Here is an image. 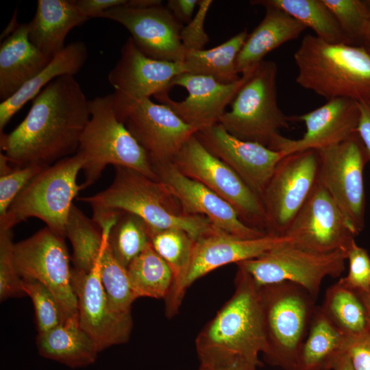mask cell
I'll return each instance as SVG.
<instances>
[{
  "mask_svg": "<svg viewBox=\"0 0 370 370\" xmlns=\"http://www.w3.org/2000/svg\"><path fill=\"white\" fill-rule=\"evenodd\" d=\"M90 116L89 100L74 75L58 77L33 99L15 129L1 133V150L15 166L47 167L77 153Z\"/></svg>",
  "mask_w": 370,
  "mask_h": 370,
  "instance_id": "cell-1",
  "label": "cell"
},
{
  "mask_svg": "<svg viewBox=\"0 0 370 370\" xmlns=\"http://www.w3.org/2000/svg\"><path fill=\"white\" fill-rule=\"evenodd\" d=\"M232 297L195 339L200 365L223 367L243 361L258 366L264 347L260 287L237 268Z\"/></svg>",
  "mask_w": 370,
  "mask_h": 370,
  "instance_id": "cell-2",
  "label": "cell"
},
{
  "mask_svg": "<svg viewBox=\"0 0 370 370\" xmlns=\"http://www.w3.org/2000/svg\"><path fill=\"white\" fill-rule=\"evenodd\" d=\"M114 170L109 187L92 196L78 198L91 206L94 221L128 212L143 219L150 229H180L195 240L215 228L206 217L186 213L161 182L130 168L114 166Z\"/></svg>",
  "mask_w": 370,
  "mask_h": 370,
  "instance_id": "cell-3",
  "label": "cell"
},
{
  "mask_svg": "<svg viewBox=\"0 0 370 370\" xmlns=\"http://www.w3.org/2000/svg\"><path fill=\"white\" fill-rule=\"evenodd\" d=\"M293 58L301 87L327 101L346 98L370 105V53L364 46L330 43L306 34Z\"/></svg>",
  "mask_w": 370,
  "mask_h": 370,
  "instance_id": "cell-4",
  "label": "cell"
},
{
  "mask_svg": "<svg viewBox=\"0 0 370 370\" xmlns=\"http://www.w3.org/2000/svg\"><path fill=\"white\" fill-rule=\"evenodd\" d=\"M90 119L77 153L83 160L82 190L93 184L108 165L127 167L158 180L151 162L113 109L112 94L89 100Z\"/></svg>",
  "mask_w": 370,
  "mask_h": 370,
  "instance_id": "cell-5",
  "label": "cell"
},
{
  "mask_svg": "<svg viewBox=\"0 0 370 370\" xmlns=\"http://www.w3.org/2000/svg\"><path fill=\"white\" fill-rule=\"evenodd\" d=\"M264 347L270 365L293 370L317 308L304 288L288 282L260 287Z\"/></svg>",
  "mask_w": 370,
  "mask_h": 370,
  "instance_id": "cell-6",
  "label": "cell"
},
{
  "mask_svg": "<svg viewBox=\"0 0 370 370\" xmlns=\"http://www.w3.org/2000/svg\"><path fill=\"white\" fill-rule=\"evenodd\" d=\"M82 164V158L76 153L45 168L21 191L6 214L0 218V228L12 229L21 221L35 217L65 238L73 201L82 190L77 177Z\"/></svg>",
  "mask_w": 370,
  "mask_h": 370,
  "instance_id": "cell-7",
  "label": "cell"
},
{
  "mask_svg": "<svg viewBox=\"0 0 370 370\" xmlns=\"http://www.w3.org/2000/svg\"><path fill=\"white\" fill-rule=\"evenodd\" d=\"M277 73L276 64L269 60L253 69L230 103V110L219 121L228 133L271 149L281 135L279 131L294 122L278 104Z\"/></svg>",
  "mask_w": 370,
  "mask_h": 370,
  "instance_id": "cell-8",
  "label": "cell"
},
{
  "mask_svg": "<svg viewBox=\"0 0 370 370\" xmlns=\"http://www.w3.org/2000/svg\"><path fill=\"white\" fill-rule=\"evenodd\" d=\"M347 258V253L342 250L318 253L288 242L236 264L259 287L288 282L301 286L317 299L323 280L339 277Z\"/></svg>",
  "mask_w": 370,
  "mask_h": 370,
  "instance_id": "cell-9",
  "label": "cell"
},
{
  "mask_svg": "<svg viewBox=\"0 0 370 370\" xmlns=\"http://www.w3.org/2000/svg\"><path fill=\"white\" fill-rule=\"evenodd\" d=\"M173 163L184 175L229 203L245 224L267 234V217L260 197L228 165L212 154L195 134L185 143Z\"/></svg>",
  "mask_w": 370,
  "mask_h": 370,
  "instance_id": "cell-10",
  "label": "cell"
},
{
  "mask_svg": "<svg viewBox=\"0 0 370 370\" xmlns=\"http://www.w3.org/2000/svg\"><path fill=\"white\" fill-rule=\"evenodd\" d=\"M318 150L293 153L278 163L262 196L267 234L284 236L319 183Z\"/></svg>",
  "mask_w": 370,
  "mask_h": 370,
  "instance_id": "cell-11",
  "label": "cell"
},
{
  "mask_svg": "<svg viewBox=\"0 0 370 370\" xmlns=\"http://www.w3.org/2000/svg\"><path fill=\"white\" fill-rule=\"evenodd\" d=\"M319 182L337 204L358 235L365 227L363 171L370 158L358 133L318 150Z\"/></svg>",
  "mask_w": 370,
  "mask_h": 370,
  "instance_id": "cell-12",
  "label": "cell"
},
{
  "mask_svg": "<svg viewBox=\"0 0 370 370\" xmlns=\"http://www.w3.org/2000/svg\"><path fill=\"white\" fill-rule=\"evenodd\" d=\"M64 239L45 227L29 238L14 243L13 256L21 278L37 280L53 294L65 321L78 317V310L70 256Z\"/></svg>",
  "mask_w": 370,
  "mask_h": 370,
  "instance_id": "cell-13",
  "label": "cell"
},
{
  "mask_svg": "<svg viewBox=\"0 0 370 370\" xmlns=\"http://www.w3.org/2000/svg\"><path fill=\"white\" fill-rule=\"evenodd\" d=\"M182 73L185 70L182 63L150 58L129 37L108 76L114 89L112 105L118 119L124 123L129 111L138 102L151 95L168 93L172 79Z\"/></svg>",
  "mask_w": 370,
  "mask_h": 370,
  "instance_id": "cell-14",
  "label": "cell"
},
{
  "mask_svg": "<svg viewBox=\"0 0 370 370\" xmlns=\"http://www.w3.org/2000/svg\"><path fill=\"white\" fill-rule=\"evenodd\" d=\"M292 242L286 236L266 234L256 238H243L214 228L195 241L187 272L177 288L165 299L166 314L175 315L186 289L199 278L222 266L257 258L284 243Z\"/></svg>",
  "mask_w": 370,
  "mask_h": 370,
  "instance_id": "cell-15",
  "label": "cell"
},
{
  "mask_svg": "<svg viewBox=\"0 0 370 370\" xmlns=\"http://www.w3.org/2000/svg\"><path fill=\"white\" fill-rule=\"evenodd\" d=\"M284 236L301 248L330 253L348 252L356 236L328 190L319 182Z\"/></svg>",
  "mask_w": 370,
  "mask_h": 370,
  "instance_id": "cell-16",
  "label": "cell"
},
{
  "mask_svg": "<svg viewBox=\"0 0 370 370\" xmlns=\"http://www.w3.org/2000/svg\"><path fill=\"white\" fill-rule=\"evenodd\" d=\"M124 124L147 153L153 168L173 162L197 132L169 106L156 103L150 98L133 106Z\"/></svg>",
  "mask_w": 370,
  "mask_h": 370,
  "instance_id": "cell-17",
  "label": "cell"
},
{
  "mask_svg": "<svg viewBox=\"0 0 370 370\" xmlns=\"http://www.w3.org/2000/svg\"><path fill=\"white\" fill-rule=\"evenodd\" d=\"M125 27L136 47L146 56L158 60L182 63L186 49L181 39L182 23L166 6L145 9L125 5L109 9L97 16Z\"/></svg>",
  "mask_w": 370,
  "mask_h": 370,
  "instance_id": "cell-18",
  "label": "cell"
},
{
  "mask_svg": "<svg viewBox=\"0 0 370 370\" xmlns=\"http://www.w3.org/2000/svg\"><path fill=\"white\" fill-rule=\"evenodd\" d=\"M77 299L80 327L93 339L99 352L128 341L132 328L131 313L114 310L101 284L98 265L88 273L71 270Z\"/></svg>",
  "mask_w": 370,
  "mask_h": 370,
  "instance_id": "cell-19",
  "label": "cell"
},
{
  "mask_svg": "<svg viewBox=\"0 0 370 370\" xmlns=\"http://www.w3.org/2000/svg\"><path fill=\"white\" fill-rule=\"evenodd\" d=\"M254 68L242 74L238 81L230 84L221 83L209 76L182 73L172 79L170 88L175 86L185 88L188 95L184 100L175 101L168 93L154 97L198 132L219 123L226 107Z\"/></svg>",
  "mask_w": 370,
  "mask_h": 370,
  "instance_id": "cell-20",
  "label": "cell"
},
{
  "mask_svg": "<svg viewBox=\"0 0 370 370\" xmlns=\"http://www.w3.org/2000/svg\"><path fill=\"white\" fill-rule=\"evenodd\" d=\"M195 136L261 199L278 163L285 156L282 152L260 143L241 140L228 133L219 123L198 131Z\"/></svg>",
  "mask_w": 370,
  "mask_h": 370,
  "instance_id": "cell-21",
  "label": "cell"
},
{
  "mask_svg": "<svg viewBox=\"0 0 370 370\" xmlns=\"http://www.w3.org/2000/svg\"><path fill=\"white\" fill-rule=\"evenodd\" d=\"M153 170L158 181L170 190L186 213L204 216L214 227L239 238H256L267 234L245 224L229 203L184 175L173 162L155 166Z\"/></svg>",
  "mask_w": 370,
  "mask_h": 370,
  "instance_id": "cell-22",
  "label": "cell"
},
{
  "mask_svg": "<svg viewBox=\"0 0 370 370\" xmlns=\"http://www.w3.org/2000/svg\"><path fill=\"white\" fill-rule=\"evenodd\" d=\"M294 121H301L306 132L299 139L280 135L271 149L285 156L305 150H319L341 143L357 133L360 119L358 103L346 98L327 101L321 106L299 116Z\"/></svg>",
  "mask_w": 370,
  "mask_h": 370,
  "instance_id": "cell-23",
  "label": "cell"
},
{
  "mask_svg": "<svg viewBox=\"0 0 370 370\" xmlns=\"http://www.w3.org/2000/svg\"><path fill=\"white\" fill-rule=\"evenodd\" d=\"M53 58L29 40L28 23L20 24L0 47V99L4 101L39 73Z\"/></svg>",
  "mask_w": 370,
  "mask_h": 370,
  "instance_id": "cell-24",
  "label": "cell"
},
{
  "mask_svg": "<svg viewBox=\"0 0 370 370\" xmlns=\"http://www.w3.org/2000/svg\"><path fill=\"white\" fill-rule=\"evenodd\" d=\"M265 10L263 19L248 34L237 56L236 66L239 74L256 67L269 53L297 38L306 28L280 9L265 7Z\"/></svg>",
  "mask_w": 370,
  "mask_h": 370,
  "instance_id": "cell-25",
  "label": "cell"
},
{
  "mask_svg": "<svg viewBox=\"0 0 370 370\" xmlns=\"http://www.w3.org/2000/svg\"><path fill=\"white\" fill-rule=\"evenodd\" d=\"M73 0H38L28 23L29 38L45 54L53 58L65 47V38L75 27L88 20Z\"/></svg>",
  "mask_w": 370,
  "mask_h": 370,
  "instance_id": "cell-26",
  "label": "cell"
},
{
  "mask_svg": "<svg viewBox=\"0 0 370 370\" xmlns=\"http://www.w3.org/2000/svg\"><path fill=\"white\" fill-rule=\"evenodd\" d=\"M36 345L42 356L72 368L93 363L99 352L96 343L80 327L78 317L38 333Z\"/></svg>",
  "mask_w": 370,
  "mask_h": 370,
  "instance_id": "cell-27",
  "label": "cell"
},
{
  "mask_svg": "<svg viewBox=\"0 0 370 370\" xmlns=\"http://www.w3.org/2000/svg\"><path fill=\"white\" fill-rule=\"evenodd\" d=\"M88 51L82 41L66 46L51 62L16 92L0 103V131L27 102L34 99L51 82L62 75H74L84 64Z\"/></svg>",
  "mask_w": 370,
  "mask_h": 370,
  "instance_id": "cell-28",
  "label": "cell"
},
{
  "mask_svg": "<svg viewBox=\"0 0 370 370\" xmlns=\"http://www.w3.org/2000/svg\"><path fill=\"white\" fill-rule=\"evenodd\" d=\"M345 341L346 336L317 306L293 370H332Z\"/></svg>",
  "mask_w": 370,
  "mask_h": 370,
  "instance_id": "cell-29",
  "label": "cell"
},
{
  "mask_svg": "<svg viewBox=\"0 0 370 370\" xmlns=\"http://www.w3.org/2000/svg\"><path fill=\"white\" fill-rule=\"evenodd\" d=\"M247 29L223 43L209 49L186 50L183 66L185 73L212 77L225 84L238 81L237 56L248 36Z\"/></svg>",
  "mask_w": 370,
  "mask_h": 370,
  "instance_id": "cell-30",
  "label": "cell"
},
{
  "mask_svg": "<svg viewBox=\"0 0 370 370\" xmlns=\"http://www.w3.org/2000/svg\"><path fill=\"white\" fill-rule=\"evenodd\" d=\"M250 4L280 9L311 28L318 38L330 43L350 45L323 0H253Z\"/></svg>",
  "mask_w": 370,
  "mask_h": 370,
  "instance_id": "cell-31",
  "label": "cell"
},
{
  "mask_svg": "<svg viewBox=\"0 0 370 370\" xmlns=\"http://www.w3.org/2000/svg\"><path fill=\"white\" fill-rule=\"evenodd\" d=\"M320 307L346 336L360 335L370 329V321L359 296L341 279L327 289Z\"/></svg>",
  "mask_w": 370,
  "mask_h": 370,
  "instance_id": "cell-32",
  "label": "cell"
},
{
  "mask_svg": "<svg viewBox=\"0 0 370 370\" xmlns=\"http://www.w3.org/2000/svg\"><path fill=\"white\" fill-rule=\"evenodd\" d=\"M127 270L137 298L165 299L173 286L171 269L151 243L130 263Z\"/></svg>",
  "mask_w": 370,
  "mask_h": 370,
  "instance_id": "cell-33",
  "label": "cell"
},
{
  "mask_svg": "<svg viewBox=\"0 0 370 370\" xmlns=\"http://www.w3.org/2000/svg\"><path fill=\"white\" fill-rule=\"evenodd\" d=\"M108 234L101 232L97 224L75 204L72 206L66 222V236L72 245L75 269L88 273L94 268Z\"/></svg>",
  "mask_w": 370,
  "mask_h": 370,
  "instance_id": "cell-34",
  "label": "cell"
},
{
  "mask_svg": "<svg viewBox=\"0 0 370 370\" xmlns=\"http://www.w3.org/2000/svg\"><path fill=\"white\" fill-rule=\"evenodd\" d=\"M149 236L151 246L173 272L174 282L169 296L177 288L187 272L195 240L185 231L175 228H149Z\"/></svg>",
  "mask_w": 370,
  "mask_h": 370,
  "instance_id": "cell-35",
  "label": "cell"
},
{
  "mask_svg": "<svg viewBox=\"0 0 370 370\" xmlns=\"http://www.w3.org/2000/svg\"><path fill=\"white\" fill-rule=\"evenodd\" d=\"M108 241L118 262L125 268L149 244V227L140 217L120 212L110 230Z\"/></svg>",
  "mask_w": 370,
  "mask_h": 370,
  "instance_id": "cell-36",
  "label": "cell"
},
{
  "mask_svg": "<svg viewBox=\"0 0 370 370\" xmlns=\"http://www.w3.org/2000/svg\"><path fill=\"white\" fill-rule=\"evenodd\" d=\"M108 238L97 260L100 280L112 308L120 313H131L132 304L137 297L132 289L127 270L115 258Z\"/></svg>",
  "mask_w": 370,
  "mask_h": 370,
  "instance_id": "cell-37",
  "label": "cell"
},
{
  "mask_svg": "<svg viewBox=\"0 0 370 370\" xmlns=\"http://www.w3.org/2000/svg\"><path fill=\"white\" fill-rule=\"evenodd\" d=\"M350 45H362L370 23V9L365 0H323Z\"/></svg>",
  "mask_w": 370,
  "mask_h": 370,
  "instance_id": "cell-38",
  "label": "cell"
},
{
  "mask_svg": "<svg viewBox=\"0 0 370 370\" xmlns=\"http://www.w3.org/2000/svg\"><path fill=\"white\" fill-rule=\"evenodd\" d=\"M24 292L32 299L38 333L49 331L64 322L60 306L51 291L32 278H21Z\"/></svg>",
  "mask_w": 370,
  "mask_h": 370,
  "instance_id": "cell-39",
  "label": "cell"
},
{
  "mask_svg": "<svg viewBox=\"0 0 370 370\" xmlns=\"http://www.w3.org/2000/svg\"><path fill=\"white\" fill-rule=\"evenodd\" d=\"M12 229L0 228V299L25 295L13 256Z\"/></svg>",
  "mask_w": 370,
  "mask_h": 370,
  "instance_id": "cell-40",
  "label": "cell"
},
{
  "mask_svg": "<svg viewBox=\"0 0 370 370\" xmlns=\"http://www.w3.org/2000/svg\"><path fill=\"white\" fill-rule=\"evenodd\" d=\"M45 168L38 165L15 166L8 173L0 175V218L6 214L21 191Z\"/></svg>",
  "mask_w": 370,
  "mask_h": 370,
  "instance_id": "cell-41",
  "label": "cell"
},
{
  "mask_svg": "<svg viewBox=\"0 0 370 370\" xmlns=\"http://www.w3.org/2000/svg\"><path fill=\"white\" fill-rule=\"evenodd\" d=\"M347 260L349 271L341 280L355 291L370 293V257L367 251L355 242L348 250Z\"/></svg>",
  "mask_w": 370,
  "mask_h": 370,
  "instance_id": "cell-42",
  "label": "cell"
},
{
  "mask_svg": "<svg viewBox=\"0 0 370 370\" xmlns=\"http://www.w3.org/2000/svg\"><path fill=\"white\" fill-rule=\"evenodd\" d=\"M212 3V0H199L195 16L182 27L180 39L186 50H202L208 42L209 37L204 30V22Z\"/></svg>",
  "mask_w": 370,
  "mask_h": 370,
  "instance_id": "cell-43",
  "label": "cell"
},
{
  "mask_svg": "<svg viewBox=\"0 0 370 370\" xmlns=\"http://www.w3.org/2000/svg\"><path fill=\"white\" fill-rule=\"evenodd\" d=\"M345 352L355 370H370V329L360 335L346 336Z\"/></svg>",
  "mask_w": 370,
  "mask_h": 370,
  "instance_id": "cell-44",
  "label": "cell"
},
{
  "mask_svg": "<svg viewBox=\"0 0 370 370\" xmlns=\"http://www.w3.org/2000/svg\"><path fill=\"white\" fill-rule=\"evenodd\" d=\"M79 10L88 18H96L112 8L125 5L127 0H74Z\"/></svg>",
  "mask_w": 370,
  "mask_h": 370,
  "instance_id": "cell-45",
  "label": "cell"
},
{
  "mask_svg": "<svg viewBox=\"0 0 370 370\" xmlns=\"http://www.w3.org/2000/svg\"><path fill=\"white\" fill-rule=\"evenodd\" d=\"M199 0H169L166 8L180 23H188L198 6Z\"/></svg>",
  "mask_w": 370,
  "mask_h": 370,
  "instance_id": "cell-46",
  "label": "cell"
},
{
  "mask_svg": "<svg viewBox=\"0 0 370 370\" xmlns=\"http://www.w3.org/2000/svg\"><path fill=\"white\" fill-rule=\"evenodd\" d=\"M360 119L357 133L358 134L370 158V105L358 103Z\"/></svg>",
  "mask_w": 370,
  "mask_h": 370,
  "instance_id": "cell-47",
  "label": "cell"
},
{
  "mask_svg": "<svg viewBox=\"0 0 370 370\" xmlns=\"http://www.w3.org/2000/svg\"><path fill=\"white\" fill-rule=\"evenodd\" d=\"M332 370H355L345 350L340 353L335 359Z\"/></svg>",
  "mask_w": 370,
  "mask_h": 370,
  "instance_id": "cell-48",
  "label": "cell"
},
{
  "mask_svg": "<svg viewBox=\"0 0 370 370\" xmlns=\"http://www.w3.org/2000/svg\"><path fill=\"white\" fill-rule=\"evenodd\" d=\"M199 370H258L257 367L247 362L239 361L233 365L223 367H208L199 366Z\"/></svg>",
  "mask_w": 370,
  "mask_h": 370,
  "instance_id": "cell-49",
  "label": "cell"
},
{
  "mask_svg": "<svg viewBox=\"0 0 370 370\" xmlns=\"http://www.w3.org/2000/svg\"><path fill=\"white\" fill-rule=\"evenodd\" d=\"M161 4L160 0H127L125 5L132 8L145 9Z\"/></svg>",
  "mask_w": 370,
  "mask_h": 370,
  "instance_id": "cell-50",
  "label": "cell"
},
{
  "mask_svg": "<svg viewBox=\"0 0 370 370\" xmlns=\"http://www.w3.org/2000/svg\"><path fill=\"white\" fill-rule=\"evenodd\" d=\"M20 24L17 23L16 21V11H15L14 14L13 15L12 18L11 19L10 23L5 27L1 35V40H3L8 36H10L14 31L16 29Z\"/></svg>",
  "mask_w": 370,
  "mask_h": 370,
  "instance_id": "cell-51",
  "label": "cell"
},
{
  "mask_svg": "<svg viewBox=\"0 0 370 370\" xmlns=\"http://www.w3.org/2000/svg\"><path fill=\"white\" fill-rule=\"evenodd\" d=\"M356 292L358 294V295L359 296L360 300L362 301V304H363V305H364V306L365 308L368 318H369V321H370V293L357 292V291H356Z\"/></svg>",
  "mask_w": 370,
  "mask_h": 370,
  "instance_id": "cell-52",
  "label": "cell"
},
{
  "mask_svg": "<svg viewBox=\"0 0 370 370\" xmlns=\"http://www.w3.org/2000/svg\"><path fill=\"white\" fill-rule=\"evenodd\" d=\"M362 45L364 46L370 53V23L366 29Z\"/></svg>",
  "mask_w": 370,
  "mask_h": 370,
  "instance_id": "cell-53",
  "label": "cell"
},
{
  "mask_svg": "<svg viewBox=\"0 0 370 370\" xmlns=\"http://www.w3.org/2000/svg\"><path fill=\"white\" fill-rule=\"evenodd\" d=\"M365 2L368 6V8L370 9V0H365Z\"/></svg>",
  "mask_w": 370,
  "mask_h": 370,
  "instance_id": "cell-54",
  "label": "cell"
}]
</instances>
